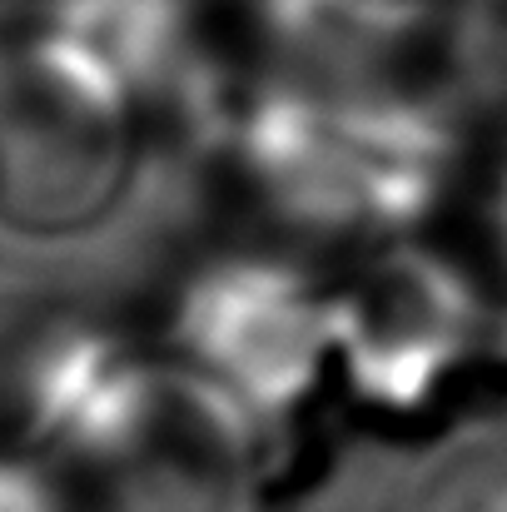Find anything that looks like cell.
<instances>
[{"label": "cell", "instance_id": "obj_1", "mask_svg": "<svg viewBox=\"0 0 507 512\" xmlns=\"http://www.w3.org/2000/svg\"><path fill=\"white\" fill-rule=\"evenodd\" d=\"M239 165L289 224L343 239H393L423 224L453 184V125L383 85L274 80L239 115Z\"/></svg>", "mask_w": 507, "mask_h": 512}, {"label": "cell", "instance_id": "obj_2", "mask_svg": "<svg viewBox=\"0 0 507 512\" xmlns=\"http://www.w3.org/2000/svg\"><path fill=\"white\" fill-rule=\"evenodd\" d=\"M169 353L174 383L259 443L338 368L334 294L289 259L224 254L184 279Z\"/></svg>", "mask_w": 507, "mask_h": 512}, {"label": "cell", "instance_id": "obj_3", "mask_svg": "<svg viewBox=\"0 0 507 512\" xmlns=\"http://www.w3.org/2000/svg\"><path fill=\"white\" fill-rule=\"evenodd\" d=\"M135 120L115 110L30 25L0 40V214L60 234L95 219L130 160Z\"/></svg>", "mask_w": 507, "mask_h": 512}, {"label": "cell", "instance_id": "obj_4", "mask_svg": "<svg viewBox=\"0 0 507 512\" xmlns=\"http://www.w3.org/2000/svg\"><path fill=\"white\" fill-rule=\"evenodd\" d=\"M338 368L383 413H423L468 368L483 339V304L433 254H383L334 294Z\"/></svg>", "mask_w": 507, "mask_h": 512}, {"label": "cell", "instance_id": "obj_5", "mask_svg": "<svg viewBox=\"0 0 507 512\" xmlns=\"http://www.w3.org/2000/svg\"><path fill=\"white\" fill-rule=\"evenodd\" d=\"M254 448L169 373V398L150 433L85 473L90 512H249Z\"/></svg>", "mask_w": 507, "mask_h": 512}, {"label": "cell", "instance_id": "obj_6", "mask_svg": "<svg viewBox=\"0 0 507 512\" xmlns=\"http://www.w3.org/2000/svg\"><path fill=\"white\" fill-rule=\"evenodd\" d=\"M30 30L130 120L174 100L194 70L184 0H45Z\"/></svg>", "mask_w": 507, "mask_h": 512}, {"label": "cell", "instance_id": "obj_7", "mask_svg": "<svg viewBox=\"0 0 507 512\" xmlns=\"http://www.w3.org/2000/svg\"><path fill=\"white\" fill-rule=\"evenodd\" d=\"M80 324V309L0 289V453L45 463Z\"/></svg>", "mask_w": 507, "mask_h": 512}, {"label": "cell", "instance_id": "obj_8", "mask_svg": "<svg viewBox=\"0 0 507 512\" xmlns=\"http://www.w3.org/2000/svg\"><path fill=\"white\" fill-rule=\"evenodd\" d=\"M433 0H259L264 35L309 70H368L413 45Z\"/></svg>", "mask_w": 507, "mask_h": 512}, {"label": "cell", "instance_id": "obj_9", "mask_svg": "<svg viewBox=\"0 0 507 512\" xmlns=\"http://www.w3.org/2000/svg\"><path fill=\"white\" fill-rule=\"evenodd\" d=\"M0 512H80V503L50 463L0 453Z\"/></svg>", "mask_w": 507, "mask_h": 512}, {"label": "cell", "instance_id": "obj_10", "mask_svg": "<svg viewBox=\"0 0 507 512\" xmlns=\"http://www.w3.org/2000/svg\"><path fill=\"white\" fill-rule=\"evenodd\" d=\"M493 239H498V254L507 259V155L503 165H498V179H493Z\"/></svg>", "mask_w": 507, "mask_h": 512}]
</instances>
